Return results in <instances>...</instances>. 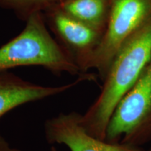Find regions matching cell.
<instances>
[{"label":"cell","instance_id":"1","mask_svg":"<svg viewBox=\"0 0 151 151\" xmlns=\"http://www.w3.org/2000/svg\"><path fill=\"white\" fill-rule=\"evenodd\" d=\"M150 60L151 18L120 49L104 79L99 94L81 114V122L90 134L105 140L107 126L115 109Z\"/></svg>","mask_w":151,"mask_h":151},{"label":"cell","instance_id":"2","mask_svg":"<svg viewBox=\"0 0 151 151\" xmlns=\"http://www.w3.org/2000/svg\"><path fill=\"white\" fill-rule=\"evenodd\" d=\"M27 66H40L57 74H82L72 58L49 33L42 12L31 15L21 32L0 48V72Z\"/></svg>","mask_w":151,"mask_h":151},{"label":"cell","instance_id":"3","mask_svg":"<svg viewBox=\"0 0 151 151\" xmlns=\"http://www.w3.org/2000/svg\"><path fill=\"white\" fill-rule=\"evenodd\" d=\"M105 141L140 148L151 143V60L115 109Z\"/></svg>","mask_w":151,"mask_h":151},{"label":"cell","instance_id":"4","mask_svg":"<svg viewBox=\"0 0 151 151\" xmlns=\"http://www.w3.org/2000/svg\"><path fill=\"white\" fill-rule=\"evenodd\" d=\"M151 18V0H112L110 14L91 69L104 81L120 49Z\"/></svg>","mask_w":151,"mask_h":151},{"label":"cell","instance_id":"5","mask_svg":"<svg viewBox=\"0 0 151 151\" xmlns=\"http://www.w3.org/2000/svg\"><path fill=\"white\" fill-rule=\"evenodd\" d=\"M58 5L46 11L50 27L81 73H87L104 33L67 16Z\"/></svg>","mask_w":151,"mask_h":151},{"label":"cell","instance_id":"6","mask_svg":"<svg viewBox=\"0 0 151 151\" xmlns=\"http://www.w3.org/2000/svg\"><path fill=\"white\" fill-rule=\"evenodd\" d=\"M46 141L50 144L65 145L70 151H145L140 147L112 143L90 134L76 111L60 113L47 119L44 123Z\"/></svg>","mask_w":151,"mask_h":151},{"label":"cell","instance_id":"7","mask_svg":"<svg viewBox=\"0 0 151 151\" xmlns=\"http://www.w3.org/2000/svg\"><path fill=\"white\" fill-rule=\"evenodd\" d=\"M93 79V75L84 73L79 75L73 82L62 86H43L24 80L7 71L0 72V118L20 106L58 95L83 81Z\"/></svg>","mask_w":151,"mask_h":151},{"label":"cell","instance_id":"8","mask_svg":"<svg viewBox=\"0 0 151 151\" xmlns=\"http://www.w3.org/2000/svg\"><path fill=\"white\" fill-rule=\"evenodd\" d=\"M112 0H62L58 7L67 16L104 33Z\"/></svg>","mask_w":151,"mask_h":151},{"label":"cell","instance_id":"9","mask_svg":"<svg viewBox=\"0 0 151 151\" xmlns=\"http://www.w3.org/2000/svg\"><path fill=\"white\" fill-rule=\"evenodd\" d=\"M62 0H0V2L14 9L25 20L33 14L48 11Z\"/></svg>","mask_w":151,"mask_h":151},{"label":"cell","instance_id":"10","mask_svg":"<svg viewBox=\"0 0 151 151\" xmlns=\"http://www.w3.org/2000/svg\"><path fill=\"white\" fill-rule=\"evenodd\" d=\"M0 151H22L16 147L12 146L0 132Z\"/></svg>","mask_w":151,"mask_h":151},{"label":"cell","instance_id":"11","mask_svg":"<svg viewBox=\"0 0 151 151\" xmlns=\"http://www.w3.org/2000/svg\"><path fill=\"white\" fill-rule=\"evenodd\" d=\"M49 151H58V150H57V148H55V147L54 146H52L50 147V150H49Z\"/></svg>","mask_w":151,"mask_h":151},{"label":"cell","instance_id":"12","mask_svg":"<svg viewBox=\"0 0 151 151\" xmlns=\"http://www.w3.org/2000/svg\"><path fill=\"white\" fill-rule=\"evenodd\" d=\"M145 151H151V146L149 147L148 149H146V150H145Z\"/></svg>","mask_w":151,"mask_h":151}]
</instances>
